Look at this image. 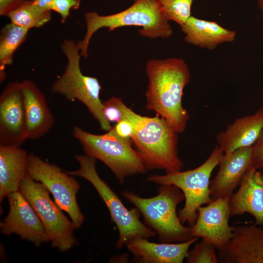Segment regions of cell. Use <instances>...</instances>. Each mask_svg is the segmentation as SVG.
<instances>
[{
  "label": "cell",
  "mask_w": 263,
  "mask_h": 263,
  "mask_svg": "<svg viewBox=\"0 0 263 263\" xmlns=\"http://www.w3.org/2000/svg\"><path fill=\"white\" fill-rule=\"evenodd\" d=\"M146 73V109L155 112L177 133H182L189 118L182 105L184 89L190 78L188 65L179 58L151 59L147 62Z\"/></svg>",
  "instance_id": "6da1fadb"
},
{
  "label": "cell",
  "mask_w": 263,
  "mask_h": 263,
  "mask_svg": "<svg viewBox=\"0 0 263 263\" xmlns=\"http://www.w3.org/2000/svg\"><path fill=\"white\" fill-rule=\"evenodd\" d=\"M123 118L133 124L132 141L147 170L164 169L167 173L181 171L183 163L178 155V136L164 119L142 116L123 103Z\"/></svg>",
  "instance_id": "7a4b0ae2"
},
{
  "label": "cell",
  "mask_w": 263,
  "mask_h": 263,
  "mask_svg": "<svg viewBox=\"0 0 263 263\" xmlns=\"http://www.w3.org/2000/svg\"><path fill=\"white\" fill-rule=\"evenodd\" d=\"M86 32L82 40L77 42L81 56H88L91 38L98 30L108 28L113 31L117 28L137 26L142 27L139 34L152 38L170 37L173 33L169 20L161 11L157 0H134L127 9L118 13L101 16L96 12L84 14Z\"/></svg>",
  "instance_id": "3957f363"
},
{
  "label": "cell",
  "mask_w": 263,
  "mask_h": 263,
  "mask_svg": "<svg viewBox=\"0 0 263 263\" xmlns=\"http://www.w3.org/2000/svg\"><path fill=\"white\" fill-rule=\"evenodd\" d=\"M121 195L133 204L143 215L145 224L154 230L160 243L188 241L193 237L191 228L183 225L176 212L177 205L185 200L182 191L175 186L161 185L158 194L143 198L128 190Z\"/></svg>",
  "instance_id": "277c9868"
},
{
  "label": "cell",
  "mask_w": 263,
  "mask_h": 263,
  "mask_svg": "<svg viewBox=\"0 0 263 263\" xmlns=\"http://www.w3.org/2000/svg\"><path fill=\"white\" fill-rule=\"evenodd\" d=\"M73 136L79 142L86 155L104 163L120 184L130 176L144 173L147 169L131 139L118 136L113 127L106 133L95 134L75 126Z\"/></svg>",
  "instance_id": "5b68a950"
},
{
  "label": "cell",
  "mask_w": 263,
  "mask_h": 263,
  "mask_svg": "<svg viewBox=\"0 0 263 263\" xmlns=\"http://www.w3.org/2000/svg\"><path fill=\"white\" fill-rule=\"evenodd\" d=\"M67 63L63 74L53 83L51 91L64 96L68 101L78 100L83 103L97 121L100 128L109 131L112 126L103 113L100 97L101 86L94 77L83 74L80 67L81 56L77 43L65 39L61 45Z\"/></svg>",
  "instance_id": "8992f818"
},
{
  "label": "cell",
  "mask_w": 263,
  "mask_h": 263,
  "mask_svg": "<svg viewBox=\"0 0 263 263\" xmlns=\"http://www.w3.org/2000/svg\"><path fill=\"white\" fill-rule=\"evenodd\" d=\"M75 158L79 168L66 172L70 175L83 178L96 190L108 208L111 221L117 227L119 238L116 244L117 248H121L132 239H149L156 235L155 231L140 221L141 213L138 209L126 208L116 194L99 177L96 169L95 158L86 154H76Z\"/></svg>",
  "instance_id": "52a82bcc"
},
{
  "label": "cell",
  "mask_w": 263,
  "mask_h": 263,
  "mask_svg": "<svg viewBox=\"0 0 263 263\" xmlns=\"http://www.w3.org/2000/svg\"><path fill=\"white\" fill-rule=\"evenodd\" d=\"M223 155L224 152L216 146L208 158L196 168L164 175H151L147 180L160 185H174L182 191L186 201L178 215L182 224L187 222L190 227L196 222L199 207L213 201L210 196V178Z\"/></svg>",
  "instance_id": "ba28073f"
},
{
  "label": "cell",
  "mask_w": 263,
  "mask_h": 263,
  "mask_svg": "<svg viewBox=\"0 0 263 263\" xmlns=\"http://www.w3.org/2000/svg\"><path fill=\"white\" fill-rule=\"evenodd\" d=\"M19 191L39 216L53 247L66 251L77 244L73 222L51 199L50 191L42 183L26 172L20 181Z\"/></svg>",
  "instance_id": "9c48e42d"
},
{
  "label": "cell",
  "mask_w": 263,
  "mask_h": 263,
  "mask_svg": "<svg viewBox=\"0 0 263 263\" xmlns=\"http://www.w3.org/2000/svg\"><path fill=\"white\" fill-rule=\"evenodd\" d=\"M27 173L48 189L56 203L69 215L75 229L80 227L84 217L76 200V194L80 188L78 182L57 166L32 153L28 154Z\"/></svg>",
  "instance_id": "30bf717a"
},
{
  "label": "cell",
  "mask_w": 263,
  "mask_h": 263,
  "mask_svg": "<svg viewBox=\"0 0 263 263\" xmlns=\"http://www.w3.org/2000/svg\"><path fill=\"white\" fill-rule=\"evenodd\" d=\"M7 197L9 210L0 223L1 233L7 236L15 233L37 246L50 242L39 216L21 192L19 190L12 192Z\"/></svg>",
  "instance_id": "8fae6325"
},
{
  "label": "cell",
  "mask_w": 263,
  "mask_h": 263,
  "mask_svg": "<svg viewBox=\"0 0 263 263\" xmlns=\"http://www.w3.org/2000/svg\"><path fill=\"white\" fill-rule=\"evenodd\" d=\"M229 200L220 198L200 207L196 222L190 226L191 236L201 238L218 250L222 249L233 236L232 226L228 224Z\"/></svg>",
  "instance_id": "7c38bea8"
},
{
  "label": "cell",
  "mask_w": 263,
  "mask_h": 263,
  "mask_svg": "<svg viewBox=\"0 0 263 263\" xmlns=\"http://www.w3.org/2000/svg\"><path fill=\"white\" fill-rule=\"evenodd\" d=\"M21 82H12L0 96V145H21L26 140Z\"/></svg>",
  "instance_id": "4fadbf2b"
},
{
  "label": "cell",
  "mask_w": 263,
  "mask_h": 263,
  "mask_svg": "<svg viewBox=\"0 0 263 263\" xmlns=\"http://www.w3.org/2000/svg\"><path fill=\"white\" fill-rule=\"evenodd\" d=\"M263 226H232L233 236L219 251L221 262L263 263Z\"/></svg>",
  "instance_id": "5bb4252c"
},
{
  "label": "cell",
  "mask_w": 263,
  "mask_h": 263,
  "mask_svg": "<svg viewBox=\"0 0 263 263\" xmlns=\"http://www.w3.org/2000/svg\"><path fill=\"white\" fill-rule=\"evenodd\" d=\"M252 147L238 149L224 154L215 178L210 181V196L214 200L220 198L230 199L251 167Z\"/></svg>",
  "instance_id": "9a60e30c"
},
{
  "label": "cell",
  "mask_w": 263,
  "mask_h": 263,
  "mask_svg": "<svg viewBox=\"0 0 263 263\" xmlns=\"http://www.w3.org/2000/svg\"><path fill=\"white\" fill-rule=\"evenodd\" d=\"M25 114L27 139H38L53 128L55 118L49 108L44 94L34 82L24 80L21 82Z\"/></svg>",
  "instance_id": "2e32d148"
},
{
  "label": "cell",
  "mask_w": 263,
  "mask_h": 263,
  "mask_svg": "<svg viewBox=\"0 0 263 263\" xmlns=\"http://www.w3.org/2000/svg\"><path fill=\"white\" fill-rule=\"evenodd\" d=\"M229 207L230 216L248 213L255 225L263 226V176L258 169L250 167L247 170L230 198Z\"/></svg>",
  "instance_id": "e0dca14e"
},
{
  "label": "cell",
  "mask_w": 263,
  "mask_h": 263,
  "mask_svg": "<svg viewBox=\"0 0 263 263\" xmlns=\"http://www.w3.org/2000/svg\"><path fill=\"white\" fill-rule=\"evenodd\" d=\"M198 237L178 243H155L148 239L131 240L125 245L133 255L134 262L143 263H182L187 258L190 246Z\"/></svg>",
  "instance_id": "ac0fdd59"
},
{
  "label": "cell",
  "mask_w": 263,
  "mask_h": 263,
  "mask_svg": "<svg viewBox=\"0 0 263 263\" xmlns=\"http://www.w3.org/2000/svg\"><path fill=\"white\" fill-rule=\"evenodd\" d=\"M263 127V107L253 114L236 118L216 136L218 146L224 154L252 147Z\"/></svg>",
  "instance_id": "d6986e66"
},
{
  "label": "cell",
  "mask_w": 263,
  "mask_h": 263,
  "mask_svg": "<svg viewBox=\"0 0 263 263\" xmlns=\"http://www.w3.org/2000/svg\"><path fill=\"white\" fill-rule=\"evenodd\" d=\"M181 27L186 42L210 50L220 44L233 41L236 35L235 31L226 29L215 21L191 16Z\"/></svg>",
  "instance_id": "ffe728a7"
},
{
  "label": "cell",
  "mask_w": 263,
  "mask_h": 263,
  "mask_svg": "<svg viewBox=\"0 0 263 263\" xmlns=\"http://www.w3.org/2000/svg\"><path fill=\"white\" fill-rule=\"evenodd\" d=\"M28 154L20 146L0 145V202L19 190L27 172Z\"/></svg>",
  "instance_id": "44dd1931"
},
{
  "label": "cell",
  "mask_w": 263,
  "mask_h": 263,
  "mask_svg": "<svg viewBox=\"0 0 263 263\" xmlns=\"http://www.w3.org/2000/svg\"><path fill=\"white\" fill-rule=\"evenodd\" d=\"M29 30L11 22L5 25L0 34V77L5 78L4 70L13 61L14 54L25 41Z\"/></svg>",
  "instance_id": "7402d4cb"
},
{
  "label": "cell",
  "mask_w": 263,
  "mask_h": 263,
  "mask_svg": "<svg viewBox=\"0 0 263 263\" xmlns=\"http://www.w3.org/2000/svg\"><path fill=\"white\" fill-rule=\"evenodd\" d=\"M7 17L10 22L30 30L48 23L51 19V11L42 10L38 8L33 0H26Z\"/></svg>",
  "instance_id": "603a6c76"
},
{
  "label": "cell",
  "mask_w": 263,
  "mask_h": 263,
  "mask_svg": "<svg viewBox=\"0 0 263 263\" xmlns=\"http://www.w3.org/2000/svg\"><path fill=\"white\" fill-rule=\"evenodd\" d=\"M159 7L169 20H172L180 26L191 16L193 0H157Z\"/></svg>",
  "instance_id": "cb8c5ba5"
},
{
  "label": "cell",
  "mask_w": 263,
  "mask_h": 263,
  "mask_svg": "<svg viewBox=\"0 0 263 263\" xmlns=\"http://www.w3.org/2000/svg\"><path fill=\"white\" fill-rule=\"evenodd\" d=\"M215 247L210 243L202 240L188 251L186 258L188 263H217L219 260Z\"/></svg>",
  "instance_id": "d4e9b609"
},
{
  "label": "cell",
  "mask_w": 263,
  "mask_h": 263,
  "mask_svg": "<svg viewBox=\"0 0 263 263\" xmlns=\"http://www.w3.org/2000/svg\"><path fill=\"white\" fill-rule=\"evenodd\" d=\"M122 103L123 102L120 98L115 97H112L103 102V113L110 123H117L122 120Z\"/></svg>",
  "instance_id": "484cf974"
},
{
  "label": "cell",
  "mask_w": 263,
  "mask_h": 263,
  "mask_svg": "<svg viewBox=\"0 0 263 263\" xmlns=\"http://www.w3.org/2000/svg\"><path fill=\"white\" fill-rule=\"evenodd\" d=\"M80 3V0H53L49 10L57 13L60 16L61 22L64 23L70 16L71 10L78 9Z\"/></svg>",
  "instance_id": "4316f807"
},
{
  "label": "cell",
  "mask_w": 263,
  "mask_h": 263,
  "mask_svg": "<svg viewBox=\"0 0 263 263\" xmlns=\"http://www.w3.org/2000/svg\"><path fill=\"white\" fill-rule=\"evenodd\" d=\"M251 167L257 169L263 168V127L259 137L252 146Z\"/></svg>",
  "instance_id": "83f0119b"
},
{
  "label": "cell",
  "mask_w": 263,
  "mask_h": 263,
  "mask_svg": "<svg viewBox=\"0 0 263 263\" xmlns=\"http://www.w3.org/2000/svg\"><path fill=\"white\" fill-rule=\"evenodd\" d=\"M116 134L119 137L131 139L134 133V128L131 122L123 119L113 127Z\"/></svg>",
  "instance_id": "f1b7e54d"
},
{
  "label": "cell",
  "mask_w": 263,
  "mask_h": 263,
  "mask_svg": "<svg viewBox=\"0 0 263 263\" xmlns=\"http://www.w3.org/2000/svg\"><path fill=\"white\" fill-rule=\"evenodd\" d=\"M26 0H0V15L7 17Z\"/></svg>",
  "instance_id": "f546056e"
},
{
  "label": "cell",
  "mask_w": 263,
  "mask_h": 263,
  "mask_svg": "<svg viewBox=\"0 0 263 263\" xmlns=\"http://www.w3.org/2000/svg\"><path fill=\"white\" fill-rule=\"evenodd\" d=\"M34 4L39 9L50 11L49 6L53 0H33Z\"/></svg>",
  "instance_id": "4dcf8cb0"
},
{
  "label": "cell",
  "mask_w": 263,
  "mask_h": 263,
  "mask_svg": "<svg viewBox=\"0 0 263 263\" xmlns=\"http://www.w3.org/2000/svg\"><path fill=\"white\" fill-rule=\"evenodd\" d=\"M257 3L261 11L263 13V0H257Z\"/></svg>",
  "instance_id": "1f68e13d"
}]
</instances>
